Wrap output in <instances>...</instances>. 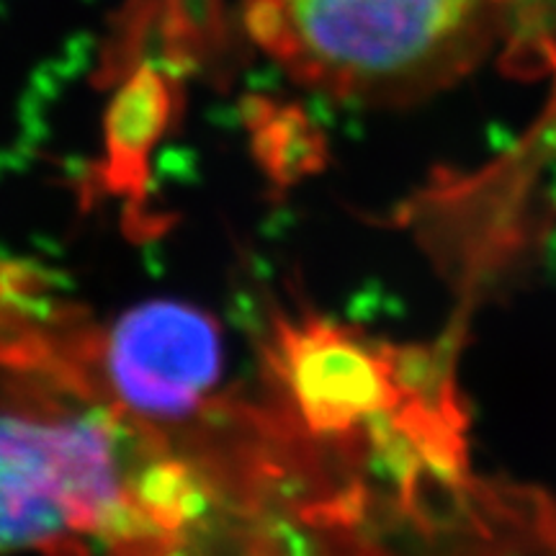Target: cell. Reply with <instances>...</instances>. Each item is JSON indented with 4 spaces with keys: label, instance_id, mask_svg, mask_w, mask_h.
Here are the masks:
<instances>
[{
    "label": "cell",
    "instance_id": "obj_1",
    "mask_svg": "<svg viewBox=\"0 0 556 556\" xmlns=\"http://www.w3.org/2000/svg\"><path fill=\"white\" fill-rule=\"evenodd\" d=\"M47 340L0 353V554L160 556L180 544L157 430Z\"/></svg>",
    "mask_w": 556,
    "mask_h": 556
},
{
    "label": "cell",
    "instance_id": "obj_2",
    "mask_svg": "<svg viewBox=\"0 0 556 556\" xmlns=\"http://www.w3.org/2000/svg\"><path fill=\"white\" fill-rule=\"evenodd\" d=\"M242 21L296 83L368 106L441 93L503 41L495 0H242Z\"/></svg>",
    "mask_w": 556,
    "mask_h": 556
},
{
    "label": "cell",
    "instance_id": "obj_3",
    "mask_svg": "<svg viewBox=\"0 0 556 556\" xmlns=\"http://www.w3.org/2000/svg\"><path fill=\"white\" fill-rule=\"evenodd\" d=\"M96 368L109 400L139 426H184L206 413L219 381V328L189 304L150 302L103 336Z\"/></svg>",
    "mask_w": 556,
    "mask_h": 556
},
{
    "label": "cell",
    "instance_id": "obj_4",
    "mask_svg": "<svg viewBox=\"0 0 556 556\" xmlns=\"http://www.w3.org/2000/svg\"><path fill=\"white\" fill-rule=\"evenodd\" d=\"M178 103L170 70L157 62H137L116 90L106 114V178L127 189L142 184L150 152L173 122Z\"/></svg>",
    "mask_w": 556,
    "mask_h": 556
},
{
    "label": "cell",
    "instance_id": "obj_5",
    "mask_svg": "<svg viewBox=\"0 0 556 556\" xmlns=\"http://www.w3.org/2000/svg\"><path fill=\"white\" fill-rule=\"evenodd\" d=\"M503 18V41L520 50L546 52L556 47V0H495Z\"/></svg>",
    "mask_w": 556,
    "mask_h": 556
}]
</instances>
